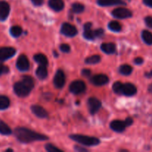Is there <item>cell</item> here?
Returning a JSON list of instances; mask_svg holds the SVG:
<instances>
[{
    "label": "cell",
    "mask_w": 152,
    "mask_h": 152,
    "mask_svg": "<svg viewBox=\"0 0 152 152\" xmlns=\"http://www.w3.org/2000/svg\"><path fill=\"white\" fill-rule=\"evenodd\" d=\"M92 24L91 22H88L84 25V33H83V36L86 39L88 40H93L94 39L97 38V37H102L104 34V31L102 28H99L97 30H93L91 29Z\"/></svg>",
    "instance_id": "obj_4"
},
{
    "label": "cell",
    "mask_w": 152,
    "mask_h": 152,
    "mask_svg": "<svg viewBox=\"0 0 152 152\" xmlns=\"http://www.w3.org/2000/svg\"><path fill=\"white\" fill-rule=\"evenodd\" d=\"M108 28L110 30L114 32H119L122 30V26L117 21H111L108 24Z\"/></svg>",
    "instance_id": "obj_26"
},
{
    "label": "cell",
    "mask_w": 152,
    "mask_h": 152,
    "mask_svg": "<svg viewBox=\"0 0 152 152\" xmlns=\"http://www.w3.org/2000/svg\"><path fill=\"white\" fill-rule=\"evenodd\" d=\"M9 72V68L8 67H7L6 65H4V64L1 62V61L0 60V76L1 74H7Z\"/></svg>",
    "instance_id": "obj_32"
},
{
    "label": "cell",
    "mask_w": 152,
    "mask_h": 152,
    "mask_svg": "<svg viewBox=\"0 0 152 152\" xmlns=\"http://www.w3.org/2000/svg\"><path fill=\"white\" fill-rule=\"evenodd\" d=\"M142 39L145 44L148 45H152V33L147 30H144L142 32Z\"/></svg>",
    "instance_id": "obj_22"
},
{
    "label": "cell",
    "mask_w": 152,
    "mask_h": 152,
    "mask_svg": "<svg viewBox=\"0 0 152 152\" xmlns=\"http://www.w3.org/2000/svg\"><path fill=\"white\" fill-rule=\"evenodd\" d=\"M10 32L13 37H18L22 34V29L19 26H13L10 28Z\"/></svg>",
    "instance_id": "obj_29"
},
{
    "label": "cell",
    "mask_w": 152,
    "mask_h": 152,
    "mask_svg": "<svg viewBox=\"0 0 152 152\" xmlns=\"http://www.w3.org/2000/svg\"><path fill=\"white\" fill-rule=\"evenodd\" d=\"M134 63L136 65H142L143 63L144 60L142 57H137L136 59H134Z\"/></svg>",
    "instance_id": "obj_37"
},
{
    "label": "cell",
    "mask_w": 152,
    "mask_h": 152,
    "mask_svg": "<svg viewBox=\"0 0 152 152\" xmlns=\"http://www.w3.org/2000/svg\"><path fill=\"white\" fill-rule=\"evenodd\" d=\"M61 33L66 37H73L77 35L78 31H77V29L75 28V26L66 22V23L62 24V28H61Z\"/></svg>",
    "instance_id": "obj_6"
},
{
    "label": "cell",
    "mask_w": 152,
    "mask_h": 152,
    "mask_svg": "<svg viewBox=\"0 0 152 152\" xmlns=\"http://www.w3.org/2000/svg\"><path fill=\"white\" fill-rule=\"evenodd\" d=\"M145 25L152 29V16H147L145 18Z\"/></svg>",
    "instance_id": "obj_34"
},
{
    "label": "cell",
    "mask_w": 152,
    "mask_h": 152,
    "mask_svg": "<svg viewBox=\"0 0 152 152\" xmlns=\"http://www.w3.org/2000/svg\"><path fill=\"white\" fill-rule=\"evenodd\" d=\"M91 81L95 86H101L107 84L109 80H108V77L105 74H97V75L94 76Z\"/></svg>",
    "instance_id": "obj_12"
},
{
    "label": "cell",
    "mask_w": 152,
    "mask_h": 152,
    "mask_svg": "<svg viewBox=\"0 0 152 152\" xmlns=\"http://www.w3.org/2000/svg\"><path fill=\"white\" fill-rule=\"evenodd\" d=\"M85 7L83 4L75 2L72 4V11L75 13H80L84 11Z\"/></svg>",
    "instance_id": "obj_28"
},
{
    "label": "cell",
    "mask_w": 152,
    "mask_h": 152,
    "mask_svg": "<svg viewBox=\"0 0 152 152\" xmlns=\"http://www.w3.org/2000/svg\"><path fill=\"white\" fill-rule=\"evenodd\" d=\"M132 71H133L132 67L129 65H123L119 68V71H120V74L125 76L130 75L132 73Z\"/></svg>",
    "instance_id": "obj_24"
},
{
    "label": "cell",
    "mask_w": 152,
    "mask_h": 152,
    "mask_svg": "<svg viewBox=\"0 0 152 152\" xmlns=\"http://www.w3.org/2000/svg\"><path fill=\"white\" fill-rule=\"evenodd\" d=\"M101 60V56L99 55H94V56L88 57L86 59V63L89 64V65H94V64H97L98 62H100Z\"/></svg>",
    "instance_id": "obj_27"
},
{
    "label": "cell",
    "mask_w": 152,
    "mask_h": 152,
    "mask_svg": "<svg viewBox=\"0 0 152 152\" xmlns=\"http://www.w3.org/2000/svg\"><path fill=\"white\" fill-rule=\"evenodd\" d=\"M16 67L21 71H25L29 69V61H28V58H27V56L25 55H20L18 57L17 61H16Z\"/></svg>",
    "instance_id": "obj_10"
},
{
    "label": "cell",
    "mask_w": 152,
    "mask_h": 152,
    "mask_svg": "<svg viewBox=\"0 0 152 152\" xmlns=\"http://www.w3.org/2000/svg\"><path fill=\"white\" fill-rule=\"evenodd\" d=\"M69 137L74 141H76L82 145H86V146H94V145H98L100 142L98 138L85 136V135L72 134Z\"/></svg>",
    "instance_id": "obj_3"
},
{
    "label": "cell",
    "mask_w": 152,
    "mask_h": 152,
    "mask_svg": "<svg viewBox=\"0 0 152 152\" xmlns=\"http://www.w3.org/2000/svg\"><path fill=\"white\" fill-rule=\"evenodd\" d=\"M125 123H126V126H132L133 124V119L132 117H127L125 120Z\"/></svg>",
    "instance_id": "obj_36"
},
{
    "label": "cell",
    "mask_w": 152,
    "mask_h": 152,
    "mask_svg": "<svg viewBox=\"0 0 152 152\" xmlns=\"http://www.w3.org/2000/svg\"><path fill=\"white\" fill-rule=\"evenodd\" d=\"M53 83L55 87L57 88H62L65 84V75L62 70H58L55 74L53 79Z\"/></svg>",
    "instance_id": "obj_9"
},
{
    "label": "cell",
    "mask_w": 152,
    "mask_h": 152,
    "mask_svg": "<svg viewBox=\"0 0 152 152\" xmlns=\"http://www.w3.org/2000/svg\"><path fill=\"white\" fill-rule=\"evenodd\" d=\"M14 135L16 139L22 143H29L34 141H45L48 139L45 135L37 133L26 128H17L14 131Z\"/></svg>",
    "instance_id": "obj_1"
},
{
    "label": "cell",
    "mask_w": 152,
    "mask_h": 152,
    "mask_svg": "<svg viewBox=\"0 0 152 152\" xmlns=\"http://www.w3.org/2000/svg\"><path fill=\"white\" fill-rule=\"evenodd\" d=\"M6 151H13V150H12V149H7Z\"/></svg>",
    "instance_id": "obj_43"
},
{
    "label": "cell",
    "mask_w": 152,
    "mask_h": 152,
    "mask_svg": "<svg viewBox=\"0 0 152 152\" xmlns=\"http://www.w3.org/2000/svg\"><path fill=\"white\" fill-rule=\"evenodd\" d=\"M34 60L41 65H45L47 66L48 65V60L47 59V56L45 55L42 54V53H37V54L34 55Z\"/></svg>",
    "instance_id": "obj_21"
},
{
    "label": "cell",
    "mask_w": 152,
    "mask_h": 152,
    "mask_svg": "<svg viewBox=\"0 0 152 152\" xmlns=\"http://www.w3.org/2000/svg\"><path fill=\"white\" fill-rule=\"evenodd\" d=\"M16 49L12 47H3L0 48V60L4 61L10 59L16 53Z\"/></svg>",
    "instance_id": "obj_8"
},
{
    "label": "cell",
    "mask_w": 152,
    "mask_h": 152,
    "mask_svg": "<svg viewBox=\"0 0 152 152\" xmlns=\"http://www.w3.org/2000/svg\"><path fill=\"white\" fill-rule=\"evenodd\" d=\"M31 111L32 112L35 114L37 117H39V118H46L48 117V114L47 111L42 107L38 105H34L31 106Z\"/></svg>",
    "instance_id": "obj_15"
},
{
    "label": "cell",
    "mask_w": 152,
    "mask_h": 152,
    "mask_svg": "<svg viewBox=\"0 0 152 152\" xmlns=\"http://www.w3.org/2000/svg\"><path fill=\"white\" fill-rule=\"evenodd\" d=\"M10 13V5L6 1H0V21H4Z\"/></svg>",
    "instance_id": "obj_13"
},
{
    "label": "cell",
    "mask_w": 152,
    "mask_h": 152,
    "mask_svg": "<svg viewBox=\"0 0 152 152\" xmlns=\"http://www.w3.org/2000/svg\"><path fill=\"white\" fill-rule=\"evenodd\" d=\"M10 105V99L6 96H0V110H4Z\"/></svg>",
    "instance_id": "obj_25"
},
{
    "label": "cell",
    "mask_w": 152,
    "mask_h": 152,
    "mask_svg": "<svg viewBox=\"0 0 152 152\" xmlns=\"http://www.w3.org/2000/svg\"><path fill=\"white\" fill-rule=\"evenodd\" d=\"M145 76L147 77V78H152V71H150V72L145 73Z\"/></svg>",
    "instance_id": "obj_41"
},
{
    "label": "cell",
    "mask_w": 152,
    "mask_h": 152,
    "mask_svg": "<svg viewBox=\"0 0 152 152\" xmlns=\"http://www.w3.org/2000/svg\"><path fill=\"white\" fill-rule=\"evenodd\" d=\"M11 129L4 122L0 121V134L2 135L11 134Z\"/></svg>",
    "instance_id": "obj_23"
},
{
    "label": "cell",
    "mask_w": 152,
    "mask_h": 152,
    "mask_svg": "<svg viewBox=\"0 0 152 152\" xmlns=\"http://www.w3.org/2000/svg\"><path fill=\"white\" fill-rule=\"evenodd\" d=\"M112 15L117 19H126L132 16V13L130 10L124 7H118L112 11Z\"/></svg>",
    "instance_id": "obj_7"
},
{
    "label": "cell",
    "mask_w": 152,
    "mask_h": 152,
    "mask_svg": "<svg viewBox=\"0 0 152 152\" xmlns=\"http://www.w3.org/2000/svg\"><path fill=\"white\" fill-rule=\"evenodd\" d=\"M37 77L40 80H45L48 77V69L45 65H41L38 67L36 71Z\"/></svg>",
    "instance_id": "obj_20"
},
{
    "label": "cell",
    "mask_w": 152,
    "mask_h": 152,
    "mask_svg": "<svg viewBox=\"0 0 152 152\" xmlns=\"http://www.w3.org/2000/svg\"><path fill=\"white\" fill-rule=\"evenodd\" d=\"M110 127L113 131L117 132H123L126 128V125L124 121L121 120H114L110 124Z\"/></svg>",
    "instance_id": "obj_16"
},
{
    "label": "cell",
    "mask_w": 152,
    "mask_h": 152,
    "mask_svg": "<svg viewBox=\"0 0 152 152\" xmlns=\"http://www.w3.org/2000/svg\"><path fill=\"white\" fill-rule=\"evenodd\" d=\"M48 4L55 11H61L65 7L63 0H49Z\"/></svg>",
    "instance_id": "obj_17"
},
{
    "label": "cell",
    "mask_w": 152,
    "mask_h": 152,
    "mask_svg": "<svg viewBox=\"0 0 152 152\" xmlns=\"http://www.w3.org/2000/svg\"><path fill=\"white\" fill-rule=\"evenodd\" d=\"M101 49L107 54L114 53L116 50V46L114 43H103L101 45Z\"/></svg>",
    "instance_id": "obj_19"
},
{
    "label": "cell",
    "mask_w": 152,
    "mask_h": 152,
    "mask_svg": "<svg viewBox=\"0 0 152 152\" xmlns=\"http://www.w3.org/2000/svg\"><path fill=\"white\" fill-rule=\"evenodd\" d=\"M60 50L64 53H68L71 50V48L67 44H62L60 45Z\"/></svg>",
    "instance_id": "obj_33"
},
{
    "label": "cell",
    "mask_w": 152,
    "mask_h": 152,
    "mask_svg": "<svg viewBox=\"0 0 152 152\" xmlns=\"http://www.w3.org/2000/svg\"><path fill=\"white\" fill-rule=\"evenodd\" d=\"M144 4L152 8V0H143Z\"/></svg>",
    "instance_id": "obj_39"
},
{
    "label": "cell",
    "mask_w": 152,
    "mask_h": 152,
    "mask_svg": "<svg viewBox=\"0 0 152 152\" xmlns=\"http://www.w3.org/2000/svg\"><path fill=\"white\" fill-rule=\"evenodd\" d=\"M88 109L91 114H94L100 108L101 102L96 98L91 97L88 100Z\"/></svg>",
    "instance_id": "obj_11"
},
{
    "label": "cell",
    "mask_w": 152,
    "mask_h": 152,
    "mask_svg": "<svg viewBox=\"0 0 152 152\" xmlns=\"http://www.w3.org/2000/svg\"><path fill=\"white\" fill-rule=\"evenodd\" d=\"M74 149L77 151H87V149H86V148H83L81 146H78V145H75Z\"/></svg>",
    "instance_id": "obj_40"
},
{
    "label": "cell",
    "mask_w": 152,
    "mask_h": 152,
    "mask_svg": "<svg viewBox=\"0 0 152 152\" xmlns=\"http://www.w3.org/2000/svg\"><path fill=\"white\" fill-rule=\"evenodd\" d=\"M69 90L71 93L74 94H80L85 92V91L86 90V85L83 81L76 80L70 85Z\"/></svg>",
    "instance_id": "obj_5"
},
{
    "label": "cell",
    "mask_w": 152,
    "mask_h": 152,
    "mask_svg": "<svg viewBox=\"0 0 152 152\" xmlns=\"http://www.w3.org/2000/svg\"><path fill=\"white\" fill-rule=\"evenodd\" d=\"M148 91H149L151 93H152V84H151L149 86V87H148Z\"/></svg>",
    "instance_id": "obj_42"
},
{
    "label": "cell",
    "mask_w": 152,
    "mask_h": 152,
    "mask_svg": "<svg viewBox=\"0 0 152 152\" xmlns=\"http://www.w3.org/2000/svg\"><path fill=\"white\" fill-rule=\"evenodd\" d=\"M33 2V4L34 5H37V6H40L43 4L44 2V0H31Z\"/></svg>",
    "instance_id": "obj_38"
},
{
    "label": "cell",
    "mask_w": 152,
    "mask_h": 152,
    "mask_svg": "<svg viewBox=\"0 0 152 152\" xmlns=\"http://www.w3.org/2000/svg\"><path fill=\"white\" fill-rule=\"evenodd\" d=\"M137 93V88L135 87L134 85L132 84V83H126V84L123 85V88H122V94H124L126 96H133V95L136 94Z\"/></svg>",
    "instance_id": "obj_14"
},
{
    "label": "cell",
    "mask_w": 152,
    "mask_h": 152,
    "mask_svg": "<svg viewBox=\"0 0 152 152\" xmlns=\"http://www.w3.org/2000/svg\"><path fill=\"white\" fill-rule=\"evenodd\" d=\"M123 83L120 82H116L113 85V90L116 94H121L122 88H123Z\"/></svg>",
    "instance_id": "obj_30"
},
{
    "label": "cell",
    "mask_w": 152,
    "mask_h": 152,
    "mask_svg": "<svg viewBox=\"0 0 152 152\" xmlns=\"http://www.w3.org/2000/svg\"><path fill=\"white\" fill-rule=\"evenodd\" d=\"M97 4L102 7L117 5V4H126L122 0H98Z\"/></svg>",
    "instance_id": "obj_18"
},
{
    "label": "cell",
    "mask_w": 152,
    "mask_h": 152,
    "mask_svg": "<svg viewBox=\"0 0 152 152\" xmlns=\"http://www.w3.org/2000/svg\"><path fill=\"white\" fill-rule=\"evenodd\" d=\"M34 87V80L30 76H24L21 81L14 84L13 90L15 94L20 97H25L30 94Z\"/></svg>",
    "instance_id": "obj_2"
},
{
    "label": "cell",
    "mask_w": 152,
    "mask_h": 152,
    "mask_svg": "<svg viewBox=\"0 0 152 152\" xmlns=\"http://www.w3.org/2000/svg\"><path fill=\"white\" fill-rule=\"evenodd\" d=\"M91 71L89 69H86V68H85V69H83V71H82L81 74L82 75L84 76V77H89V76L91 75Z\"/></svg>",
    "instance_id": "obj_35"
},
{
    "label": "cell",
    "mask_w": 152,
    "mask_h": 152,
    "mask_svg": "<svg viewBox=\"0 0 152 152\" xmlns=\"http://www.w3.org/2000/svg\"><path fill=\"white\" fill-rule=\"evenodd\" d=\"M45 149L46 151L49 152H54V151H62V150L59 149V148H57L56 146H55L54 145L51 143H48L45 145Z\"/></svg>",
    "instance_id": "obj_31"
}]
</instances>
